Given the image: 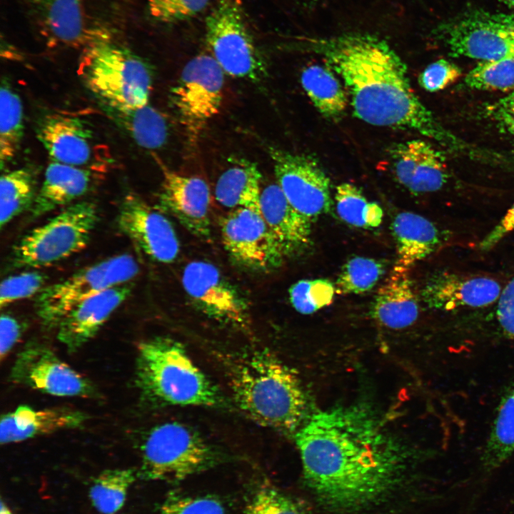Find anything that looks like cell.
<instances>
[{
    "mask_svg": "<svg viewBox=\"0 0 514 514\" xmlns=\"http://www.w3.org/2000/svg\"><path fill=\"white\" fill-rule=\"evenodd\" d=\"M210 0H146L151 16L161 23H175L201 12Z\"/></svg>",
    "mask_w": 514,
    "mask_h": 514,
    "instance_id": "41",
    "label": "cell"
},
{
    "mask_svg": "<svg viewBox=\"0 0 514 514\" xmlns=\"http://www.w3.org/2000/svg\"><path fill=\"white\" fill-rule=\"evenodd\" d=\"M21 328L19 321L8 314H1L0 318V356L4 359L21 336Z\"/></svg>",
    "mask_w": 514,
    "mask_h": 514,
    "instance_id": "46",
    "label": "cell"
},
{
    "mask_svg": "<svg viewBox=\"0 0 514 514\" xmlns=\"http://www.w3.org/2000/svg\"><path fill=\"white\" fill-rule=\"evenodd\" d=\"M138 271L136 261L127 253L79 270L40 291L35 300L37 316L44 326L56 328L77 304L110 288L130 282Z\"/></svg>",
    "mask_w": 514,
    "mask_h": 514,
    "instance_id": "8",
    "label": "cell"
},
{
    "mask_svg": "<svg viewBox=\"0 0 514 514\" xmlns=\"http://www.w3.org/2000/svg\"><path fill=\"white\" fill-rule=\"evenodd\" d=\"M230 376L236 405L258 424L295 435L308 418L299 378L269 353L256 351L238 359Z\"/></svg>",
    "mask_w": 514,
    "mask_h": 514,
    "instance_id": "3",
    "label": "cell"
},
{
    "mask_svg": "<svg viewBox=\"0 0 514 514\" xmlns=\"http://www.w3.org/2000/svg\"><path fill=\"white\" fill-rule=\"evenodd\" d=\"M181 281L189 298L207 316L225 323L246 326L248 307L244 298L213 264L201 260L189 262Z\"/></svg>",
    "mask_w": 514,
    "mask_h": 514,
    "instance_id": "16",
    "label": "cell"
},
{
    "mask_svg": "<svg viewBox=\"0 0 514 514\" xmlns=\"http://www.w3.org/2000/svg\"><path fill=\"white\" fill-rule=\"evenodd\" d=\"M156 159L162 171L159 207L193 235L210 238L212 197L208 183L198 176L178 173Z\"/></svg>",
    "mask_w": 514,
    "mask_h": 514,
    "instance_id": "17",
    "label": "cell"
},
{
    "mask_svg": "<svg viewBox=\"0 0 514 514\" xmlns=\"http://www.w3.org/2000/svg\"><path fill=\"white\" fill-rule=\"evenodd\" d=\"M288 293L295 310L308 315L331 303L336 286L328 279H303L293 284Z\"/></svg>",
    "mask_w": 514,
    "mask_h": 514,
    "instance_id": "39",
    "label": "cell"
},
{
    "mask_svg": "<svg viewBox=\"0 0 514 514\" xmlns=\"http://www.w3.org/2000/svg\"><path fill=\"white\" fill-rule=\"evenodd\" d=\"M37 192V174L34 168L24 166L4 172L0 179L1 228L31 209Z\"/></svg>",
    "mask_w": 514,
    "mask_h": 514,
    "instance_id": "31",
    "label": "cell"
},
{
    "mask_svg": "<svg viewBox=\"0 0 514 514\" xmlns=\"http://www.w3.org/2000/svg\"><path fill=\"white\" fill-rule=\"evenodd\" d=\"M469 88L484 91L514 90V58L480 62L465 77Z\"/></svg>",
    "mask_w": 514,
    "mask_h": 514,
    "instance_id": "37",
    "label": "cell"
},
{
    "mask_svg": "<svg viewBox=\"0 0 514 514\" xmlns=\"http://www.w3.org/2000/svg\"><path fill=\"white\" fill-rule=\"evenodd\" d=\"M408 271L395 265L372 303L373 318L386 328L403 329L418 317V301Z\"/></svg>",
    "mask_w": 514,
    "mask_h": 514,
    "instance_id": "25",
    "label": "cell"
},
{
    "mask_svg": "<svg viewBox=\"0 0 514 514\" xmlns=\"http://www.w3.org/2000/svg\"><path fill=\"white\" fill-rule=\"evenodd\" d=\"M260 211L286 256L308 246L311 221L293 207L277 183L261 190Z\"/></svg>",
    "mask_w": 514,
    "mask_h": 514,
    "instance_id": "24",
    "label": "cell"
},
{
    "mask_svg": "<svg viewBox=\"0 0 514 514\" xmlns=\"http://www.w3.org/2000/svg\"><path fill=\"white\" fill-rule=\"evenodd\" d=\"M485 114L501 133L514 138V90L488 105Z\"/></svg>",
    "mask_w": 514,
    "mask_h": 514,
    "instance_id": "44",
    "label": "cell"
},
{
    "mask_svg": "<svg viewBox=\"0 0 514 514\" xmlns=\"http://www.w3.org/2000/svg\"><path fill=\"white\" fill-rule=\"evenodd\" d=\"M452 55L483 61L514 58V16L470 12L440 29Z\"/></svg>",
    "mask_w": 514,
    "mask_h": 514,
    "instance_id": "11",
    "label": "cell"
},
{
    "mask_svg": "<svg viewBox=\"0 0 514 514\" xmlns=\"http://www.w3.org/2000/svg\"><path fill=\"white\" fill-rule=\"evenodd\" d=\"M261 177L256 163L246 159L234 161L217 180L216 200L231 210L246 208L261 213Z\"/></svg>",
    "mask_w": 514,
    "mask_h": 514,
    "instance_id": "28",
    "label": "cell"
},
{
    "mask_svg": "<svg viewBox=\"0 0 514 514\" xmlns=\"http://www.w3.org/2000/svg\"><path fill=\"white\" fill-rule=\"evenodd\" d=\"M312 1H316V0H312Z\"/></svg>",
    "mask_w": 514,
    "mask_h": 514,
    "instance_id": "50",
    "label": "cell"
},
{
    "mask_svg": "<svg viewBox=\"0 0 514 514\" xmlns=\"http://www.w3.org/2000/svg\"><path fill=\"white\" fill-rule=\"evenodd\" d=\"M138 477V471L108 469L93 481L89 497L94 508L101 514H115L124 505L128 490Z\"/></svg>",
    "mask_w": 514,
    "mask_h": 514,
    "instance_id": "35",
    "label": "cell"
},
{
    "mask_svg": "<svg viewBox=\"0 0 514 514\" xmlns=\"http://www.w3.org/2000/svg\"><path fill=\"white\" fill-rule=\"evenodd\" d=\"M0 514H14L8 505L3 501H1Z\"/></svg>",
    "mask_w": 514,
    "mask_h": 514,
    "instance_id": "48",
    "label": "cell"
},
{
    "mask_svg": "<svg viewBox=\"0 0 514 514\" xmlns=\"http://www.w3.org/2000/svg\"><path fill=\"white\" fill-rule=\"evenodd\" d=\"M138 477L178 482L216 465L219 453L195 430L178 422L153 427L141 446Z\"/></svg>",
    "mask_w": 514,
    "mask_h": 514,
    "instance_id": "6",
    "label": "cell"
},
{
    "mask_svg": "<svg viewBox=\"0 0 514 514\" xmlns=\"http://www.w3.org/2000/svg\"><path fill=\"white\" fill-rule=\"evenodd\" d=\"M10 378L16 383L56 396L94 398L93 383L49 348L31 343L18 354Z\"/></svg>",
    "mask_w": 514,
    "mask_h": 514,
    "instance_id": "14",
    "label": "cell"
},
{
    "mask_svg": "<svg viewBox=\"0 0 514 514\" xmlns=\"http://www.w3.org/2000/svg\"><path fill=\"white\" fill-rule=\"evenodd\" d=\"M294 438L306 484L333 513H355L378 503L405 463L403 447L365 405L314 413Z\"/></svg>",
    "mask_w": 514,
    "mask_h": 514,
    "instance_id": "1",
    "label": "cell"
},
{
    "mask_svg": "<svg viewBox=\"0 0 514 514\" xmlns=\"http://www.w3.org/2000/svg\"><path fill=\"white\" fill-rule=\"evenodd\" d=\"M501 291L499 282L492 278L445 272L435 275L428 281L423 297L431 308L450 311L489 306L498 300Z\"/></svg>",
    "mask_w": 514,
    "mask_h": 514,
    "instance_id": "21",
    "label": "cell"
},
{
    "mask_svg": "<svg viewBox=\"0 0 514 514\" xmlns=\"http://www.w3.org/2000/svg\"><path fill=\"white\" fill-rule=\"evenodd\" d=\"M156 514H226L222 502L212 495H184L171 493Z\"/></svg>",
    "mask_w": 514,
    "mask_h": 514,
    "instance_id": "40",
    "label": "cell"
},
{
    "mask_svg": "<svg viewBox=\"0 0 514 514\" xmlns=\"http://www.w3.org/2000/svg\"><path fill=\"white\" fill-rule=\"evenodd\" d=\"M514 453V381L502 398L482 457L486 470L502 465Z\"/></svg>",
    "mask_w": 514,
    "mask_h": 514,
    "instance_id": "33",
    "label": "cell"
},
{
    "mask_svg": "<svg viewBox=\"0 0 514 514\" xmlns=\"http://www.w3.org/2000/svg\"><path fill=\"white\" fill-rule=\"evenodd\" d=\"M86 413L66 407L34 409L20 405L1 416V444L19 443L59 430L82 426L88 420Z\"/></svg>",
    "mask_w": 514,
    "mask_h": 514,
    "instance_id": "23",
    "label": "cell"
},
{
    "mask_svg": "<svg viewBox=\"0 0 514 514\" xmlns=\"http://www.w3.org/2000/svg\"><path fill=\"white\" fill-rule=\"evenodd\" d=\"M98 219L97 206L93 202L79 201L66 206L14 246L11 266L45 267L82 251L89 242Z\"/></svg>",
    "mask_w": 514,
    "mask_h": 514,
    "instance_id": "7",
    "label": "cell"
},
{
    "mask_svg": "<svg viewBox=\"0 0 514 514\" xmlns=\"http://www.w3.org/2000/svg\"><path fill=\"white\" fill-rule=\"evenodd\" d=\"M36 134L52 161L82 168L91 163L94 136L80 118L64 113L46 114L37 124Z\"/></svg>",
    "mask_w": 514,
    "mask_h": 514,
    "instance_id": "19",
    "label": "cell"
},
{
    "mask_svg": "<svg viewBox=\"0 0 514 514\" xmlns=\"http://www.w3.org/2000/svg\"><path fill=\"white\" fill-rule=\"evenodd\" d=\"M244 514H312L301 502L269 483L259 484L249 498Z\"/></svg>",
    "mask_w": 514,
    "mask_h": 514,
    "instance_id": "38",
    "label": "cell"
},
{
    "mask_svg": "<svg viewBox=\"0 0 514 514\" xmlns=\"http://www.w3.org/2000/svg\"><path fill=\"white\" fill-rule=\"evenodd\" d=\"M20 96L11 83L3 79L0 89V165L3 169L19 150L24 136V113Z\"/></svg>",
    "mask_w": 514,
    "mask_h": 514,
    "instance_id": "32",
    "label": "cell"
},
{
    "mask_svg": "<svg viewBox=\"0 0 514 514\" xmlns=\"http://www.w3.org/2000/svg\"><path fill=\"white\" fill-rule=\"evenodd\" d=\"M116 223L121 232L151 260L168 263L177 258L180 244L173 225L136 193L123 197Z\"/></svg>",
    "mask_w": 514,
    "mask_h": 514,
    "instance_id": "15",
    "label": "cell"
},
{
    "mask_svg": "<svg viewBox=\"0 0 514 514\" xmlns=\"http://www.w3.org/2000/svg\"><path fill=\"white\" fill-rule=\"evenodd\" d=\"M92 180V173L86 168L51 161L30 209L31 217L73 203L89 191Z\"/></svg>",
    "mask_w": 514,
    "mask_h": 514,
    "instance_id": "26",
    "label": "cell"
},
{
    "mask_svg": "<svg viewBox=\"0 0 514 514\" xmlns=\"http://www.w3.org/2000/svg\"><path fill=\"white\" fill-rule=\"evenodd\" d=\"M78 74L99 104L138 107L148 104L152 85L149 64L106 30L89 31Z\"/></svg>",
    "mask_w": 514,
    "mask_h": 514,
    "instance_id": "5",
    "label": "cell"
},
{
    "mask_svg": "<svg viewBox=\"0 0 514 514\" xmlns=\"http://www.w3.org/2000/svg\"><path fill=\"white\" fill-rule=\"evenodd\" d=\"M109 118L138 146L147 149L162 147L168 129L163 115L149 104L138 107H116L100 104Z\"/></svg>",
    "mask_w": 514,
    "mask_h": 514,
    "instance_id": "29",
    "label": "cell"
},
{
    "mask_svg": "<svg viewBox=\"0 0 514 514\" xmlns=\"http://www.w3.org/2000/svg\"><path fill=\"white\" fill-rule=\"evenodd\" d=\"M46 278L44 273L36 271L23 272L5 278L0 286L1 308L39 293L44 288Z\"/></svg>",
    "mask_w": 514,
    "mask_h": 514,
    "instance_id": "42",
    "label": "cell"
},
{
    "mask_svg": "<svg viewBox=\"0 0 514 514\" xmlns=\"http://www.w3.org/2000/svg\"><path fill=\"white\" fill-rule=\"evenodd\" d=\"M135 382L143 399L154 405L212 407L223 401L183 346L169 337H153L139 343Z\"/></svg>",
    "mask_w": 514,
    "mask_h": 514,
    "instance_id": "4",
    "label": "cell"
},
{
    "mask_svg": "<svg viewBox=\"0 0 514 514\" xmlns=\"http://www.w3.org/2000/svg\"><path fill=\"white\" fill-rule=\"evenodd\" d=\"M133 284H120L90 297L73 308L56 327L57 338L69 352L89 341L130 296Z\"/></svg>",
    "mask_w": 514,
    "mask_h": 514,
    "instance_id": "20",
    "label": "cell"
},
{
    "mask_svg": "<svg viewBox=\"0 0 514 514\" xmlns=\"http://www.w3.org/2000/svg\"><path fill=\"white\" fill-rule=\"evenodd\" d=\"M390 158L395 179L413 194L437 191L448 181L445 157L423 140L395 144L390 150Z\"/></svg>",
    "mask_w": 514,
    "mask_h": 514,
    "instance_id": "18",
    "label": "cell"
},
{
    "mask_svg": "<svg viewBox=\"0 0 514 514\" xmlns=\"http://www.w3.org/2000/svg\"><path fill=\"white\" fill-rule=\"evenodd\" d=\"M496 314L505 333L514 339V278L501 291Z\"/></svg>",
    "mask_w": 514,
    "mask_h": 514,
    "instance_id": "45",
    "label": "cell"
},
{
    "mask_svg": "<svg viewBox=\"0 0 514 514\" xmlns=\"http://www.w3.org/2000/svg\"><path fill=\"white\" fill-rule=\"evenodd\" d=\"M386 271L380 260L354 256L343 266L336 280V293L340 295L360 294L373 289Z\"/></svg>",
    "mask_w": 514,
    "mask_h": 514,
    "instance_id": "36",
    "label": "cell"
},
{
    "mask_svg": "<svg viewBox=\"0 0 514 514\" xmlns=\"http://www.w3.org/2000/svg\"><path fill=\"white\" fill-rule=\"evenodd\" d=\"M513 231H514V203L498 223L482 240L479 244L480 248L484 251L491 249Z\"/></svg>",
    "mask_w": 514,
    "mask_h": 514,
    "instance_id": "47",
    "label": "cell"
},
{
    "mask_svg": "<svg viewBox=\"0 0 514 514\" xmlns=\"http://www.w3.org/2000/svg\"><path fill=\"white\" fill-rule=\"evenodd\" d=\"M206 37L212 56L225 74L252 82L267 76L266 62L236 1L220 0L206 18Z\"/></svg>",
    "mask_w": 514,
    "mask_h": 514,
    "instance_id": "9",
    "label": "cell"
},
{
    "mask_svg": "<svg viewBox=\"0 0 514 514\" xmlns=\"http://www.w3.org/2000/svg\"><path fill=\"white\" fill-rule=\"evenodd\" d=\"M301 45L321 56L342 80L356 118L376 126L416 131L470 158L480 155L481 149L447 130L421 102L405 62L385 40L348 33L303 39Z\"/></svg>",
    "mask_w": 514,
    "mask_h": 514,
    "instance_id": "2",
    "label": "cell"
},
{
    "mask_svg": "<svg viewBox=\"0 0 514 514\" xmlns=\"http://www.w3.org/2000/svg\"><path fill=\"white\" fill-rule=\"evenodd\" d=\"M397 253L395 265L409 269L430 255L439 245L437 227L424 216L410 211L398 213L391 223Z\"/></svg>",
    "mask_w": 514,
    "mask_h": 514,
    "instance_id": "27",
    "label": "cell"
},
{
    "mask_svg": "<svg viewBox=\"0 0 514 514\" xmlns=\"http://www.w3.org/2000/svg\"><path fill=\"white\" fill-rule=\"evenodd\" d=\"M508 6L514 9V0H499Z\"/></svg>",
    "mask_w": 514,
    "mask_h": 514,
    "instance_id": "49",
    "label": "cell"
},
{
    "mask_svg": "<svg viewBox=\"0 0 514 514\" xmlns=\"http://www.w3.org/2000/svg\"><path fill=\"white\" fill-rule=\"evenodd\" d=\"M461 75V69L456 64L440 59L429 64L420 74L418 81L425 90L435 92L451 85Z\"/></svg>",
    "mask_w": 514,
    "mask_h": 514,
    "instance_id": "43",
    "label": "cell"
},
{
    "mask_svg": "<svg viewBox=\"0 0 514 514\" xmlns=\"http://www.w3.org/2000/svg\"><path fill=\"white\" fill-rule=\"evenodd\" d=\"M40 34L51 46H85L84 0H26Z\"/></svg>",
    "mask_w": 514,
    "mask_h": 514,
    "instance_id": "22",
    "label": "cell"
},
{
    "mask_svg": "<svg viewBox=\"0 0 514 514\" xmlns=\"http://www.w3.org/2000/svg\"><path fill=\"white\" fill-rule=\"evenodd\" d=\"M223 246L238 264L257 271L278 267L286 257L261 213L253 209H231L221 220Z\"/></svg>",
    "mask_w": 514,
    "mask_h": 514,
    "instance_id": "13",
    "label": "cell"
},
{
    "mask_svg": "<svg viewBox=\"0 0 514 514\" xmlns=\"http://www.w3.org/2000/svg\"><path fill=\"white\" fill-rule=\"evenodd\" d=\"M303 89L316 109L325 118L341 119L347 109L349 99L340 78L326 64H313L301 73Z\"/></svg>",
    "mask_w": 514,
    "mask_h": 514,
    "instance_id": "30",
    "label": "cell"
},
{
    "mask_svg": "<svg viewBox=\"0 0 514 514\" xmlns=\"http://www.w3.org/2000/svg\"><path fill=\"white\" fill-rule=\"evenodd\" d=\"M336 210L345 223L362 228H376L383 218V211L376 202L370 201L356 186L343 183L334 195Z\"/></svg>",
    "mask_w": 514,
    "mask_h": 514,
    "instance_id": "34",
    "label": "cell"
},
{
    "mask_svg": "<svg viewBox=\"0 0 514 514\" xmlns=\"http://www.w3.org/2000/svg\"><path fill=\"white\" fill-rule=\"evenodd\" d=\"M224 71L212 55L201 54L183 67L170 99L190 143H195L203 128L220 110Z\"/></svg>",
    "mask_w": 514,
    "mask_h": 514,
    "instance_id": "10",
    "label": "cell"
},
{
    "mask_svg": "<svg viewBox=\"0 0 514 514\" xmlns=\"http://www.w3.org/2000/svg\"><path fill=\"white\" fill-rule=\"evenodd\" d=\"M276 183L289 203L311 222L333 205L331 181L312 158L270 147Z\"/></svg>",
    "mask_w": 514,
    "mask_h": 514,
    "instance_id": "12",
    "label": "cell"
}]
</instances>
